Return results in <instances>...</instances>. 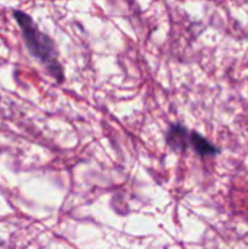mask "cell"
Listing matches in <instances>:
<instances>
[{"label":"cell","instance_id":"obj_3","mask_svg":"<svg viewBox=\"0 0 248 249\" xmlns=\"http://www.w3.org/2000/svg\"><path fill=\"white\" fill-rule=\"evenodd\" d=\"M190 147L200 158H212V156H216L221 153L218 146H215L212 142H209L206 137H203L197 131H191V134H190Z\"/></svg>","mask_w":248,"mask_h":249},{"label":"cell","instance_id":"obj_1","mask_svg":"<svg viewBox=\"0 0 248 249\" xmlns=\"http://www.w3.org/2000/svg\"><path fill=\"white\" fill-rule=\"evenodd\" d=\"M13 18L20 28L25 45L29 53L44 66L51 77L61 83L64 80V71L58 60V51L54 41L37 26V23L28 13L22 10H15Z\"/></svg>","mask_w":248,"mask_h":249},{"label":"cell","instance_id":"obj_2","mask_svg":"<svg viewBox=\"0 0 248 249\" xmlns=\"http://www.w3.org/2000/svg\"><path fill=\"white\" fill-rule=\"evenodd\" d=\"M190 134L191 131L183 124H171L165 134V142L172 150L184 152L190 146Z\"/></svg>","mask_w":248,"mask_h":249}]
</instances>
